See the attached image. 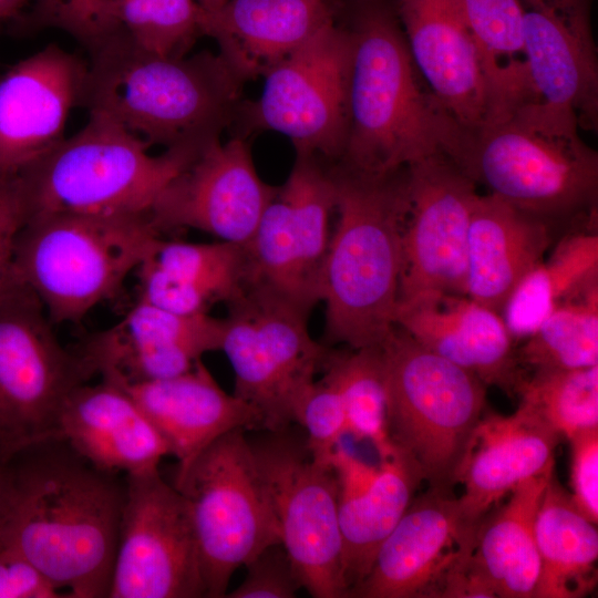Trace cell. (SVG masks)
<instances>
[{"mask_svg": "<svg viewBox=\"0 0 598 598\" xmlns=\"http://www.w3.org/2000/svg\"><path fill=\"white\" fill-rule=\"evenodd\" d=\"M159 237L148 214L35 215L18 236L10 279L52 323L78 322L120 289Z\"/></svg>", "mask_w": 598, "mask_h": 598, "instance_id": "8992f818", "label": "cell"}, {"mask_svg": "<svg viewBox=\"0 0 598 598\" xmlns=\"http://www.w3.org/2000/svg\"><path fill=\"white\" fill-rule=\"evenodd\" d=\"M66 595L13 544L0 542V598H60Z\"/></svg>", "mask_w": 598, "mask_h": 598, "instance_id": "7bdbcfd3", "label": "cell"}, {"mask_svg": "<svg viewBox=\"0 0 598 598\" xmlns=\"http://www.w3.org/2000/svg\"><path fill=\"white\" fill-rule=\"evenodd\" d=\"M277 188L260 178L243 138H216L167 184L148 216L161 233L190 228L246 245Z\"/></svg>", "mask_w": 598, "mask_h": 598, "instance_id": "e0dca14e", "label": "cell"}, {"mask_svg": "<svg viewBox=\"0 0 598 598\" xmlns=\"http://www.w3.org/2000/svg\"><path fill=\"white\" fill-rule=\"evenodd\" d=\"M227 0H196L203 11H213L224 4Z\"/></svg>", "mask_w": 598, "mask_h": 598, "instance_id": "bcb514c9", "label": "cell"}, {"mask_svg": "<svg viewBox=\"0 0 598 598\" xmlns=\"http://www.w3.org/2000/svg\"><path fill=\"white\" fill-rule=\"evenodd\" d=\"M321 372L340 393L347 435L357 441H369L379 457L389 453L394 444L388 433L380 347L348 351L329 349Z\"/></svg>", "mask_w": 598, "mask_h": 598, "instance_id": "836d02e7", "label": "cell"}, {"mask_svg": "<svg viewBox=\"0 0 598 598\" xmlns=\"http://www.w3.org/2000/svg\"><path fill=\"white\" fill-rule=\"evenodd\" d=\"M278 190L290 208L307 286L317 302H321L322 269L336 206L330 169L322 166L318 157L297 155L287 181Z\"/></svg>", "mask_w": 598, "mask_h": 598, "instance_id": "e575fe53", "label": "cell"}, {"mask_svg": "<svg viewBox=\"0 0 598 598\" xmlns=\"http://www.w3.org/2000/svg\"><path fill=\"white\" fill-rule=\"evenodd\" d=\"M377 475L362 492L339 494L342 577L349 592L369 574L377 553L409 505L422 474L396 445L379 457Z\"/></svg>", "mask_w": 598, "mask_h": 598, "instance_id": "f1b7e54d", "label": "cell"}, {"mask_svg": "<svg viewBox=\"0 0 598 598\" xmlns=\"http://www.w3.org/2000/svg\"><path fill=\"white\" fill-rule=\"evenodd\" d=\"M224 319L182 315L145 300L115 324L92 334L78 352L94 374L135 383L178 375L221 348Z\"/></svg>", "mask_w": 598, "mask_h": 598, "instance_id": "ac0fdd59", "label": "cell"}, {"mask_svg": "<svg viewBox=\"0 0 598 598\" xmlns=\"http://www.w3.org/2000/svg\"><path fill=\"white\" fill-rule=\"evenodd\" d=\"M60 435L101 471L131 474L158 468L167 444L138 404L117 382L83 383L66 398Z\"/></svg>", "mask_w": 598, "mask_h": 598, "instance_id": "cb8c5ba5", "label": "cell"}, {"mask_svg": "<svg viewBox=\"0 0 598 598\" xmlns=\"http://www.w3.org/2000/svg\"><path fill=\"white\" fill-rule=\"evenodd\" d=\"M16 460L17 501L4 538L68 598H109L125 477L99 470L63 440Z\"/></svg>", "mask_w": 598, "mask_h": 598, "instance_id": "6da1fadb", "label": "cell"}, {"mask_svg": "<svg viewBox=\"0 0 598 598\" xmlns=\"http://www.w3.org/2000/svg\"><path fill=\"white\" fill-rule=\"evenodd\" d=\"M394 321L421 346L472 372L485 385L517 393L524 378L514 338L497 311L468 296L423 292L400 301Z\"/></svg>", "mask_w": 598, "mask_h": 598, "instance_id": "7402d4cb", "label": "cell"}, {"mask_svg": "<svg viewBox=\"0 0 598 598\" xmlns=\"http://www.w3.org/2000/svg\"><path fill=\"white\" fill-rule=\"evenodd\" d=\"M1 20H2V19H1V17H0V21H1Z\"/></svg>", "mask_w": 598, "mask_h": 598, "instance_id": "7dc6e473", "label": "cell"}, {"mask_svg": "<svg viewBox=\"0 0 598 598\" xmlns=\"http://www.w3.org/2000/svg\"><path fill=\"white\" fill-rule=\"evenodd\" d=\"M550 224L496 195H477L467 238L466 296L499 312L550 244Z\"/></svg>", "mask_w": 598, "mask_h": 598, "instance_id": "4316f807", "label": "cell"}, {"mask_svg": "<svg viewBox=\"0 0 598 598\" xmlns=\"http://www.w3.org/2000/svg\"><path fill=\"white\" fill-rule=\"evenodd\" d=\"M571 235L524 276L505 302L502 318L514 339L528 338L558 305L598 282L597 235Z\"/></svg>", "mask_w": 598, "mask_h": 598, "instance_id": "d6a6232c", "label": "cell"}, {"mask_svg": "<svg viewBox=\"0 0 598 598\" xmlns=\"http://www.w3.org/2000/svg\"><path fill=\"white\" fill-rule=\"evenodd\" d=\"M16 501L17 482L13 465L0 458V542L4 538Z\"/></svg>", "mask_w": 598, "mask_h": 598, "instance_id": "f6af8a7d", "label": "cell"}, {"mask_svg": "<svg viewBox=\"0 0 598 598\" xmlns=\"http://www.w3.org/2000/svg\"><path fill=\"white\" fill-rule=\"evenodd\" d=\"M308 318L256 286L228 303L220 351L235 374L234 394L258 412L266 431L293 423L295 408L329 352L310 336Z\"/></svg>", "mask_w": 598, "mask_h": 598, "instance_id": "8fae6325", "label": "cell"}, {"mask_svg": "<svg viewBox=\"0 0 598 598\" xmlns=\"http://www.w3.org/2000/svg\"><path fill=\"white\" fill-rule=\"evenodd\" d=\"M457 2L487 81L493 118L524 103L539 101L529 80L519 1Z\"/></svg>", "mask_w": 598, "mask_h": 598, "instance_id": "1f68e13d", "label": "cell"}, {"mask_svg": "<svg viewBox=\"0 0 598 598\" xmlns=\"http://www.w3.org/2000/svg\"><path fill=\"white\" fill-rule=\"evenodd\" d=\"M29 23L62 30L91 50L118 32L116 0H35Z\"/></svg>", "mask_w": 598, "mask_h": 598, "instance_id": "ab89813d", "label": "cell"}, {"mask_svg": "<svg viewBox=\"0 0 598 598\" xmlns=\"http://www.w3.org/2000/svg\"><path fill=\"white\" fill-rule=\"evenodd\" d=\"M348 3V130L339 164L382 174L447 155L462 126L419 82L395 0Z\"/></svg>", "mask_w": 598, "mask_h": 598, "instance_id": "7a4b0ae2", "label": "cell"}, {"mask_svg": "<svg viewBox=\"0 0 598 598\" xmlns=\"http://www.w3.org/2000/svg\"><path fill=\"white\" fill-rule=\"evenodd\" d=\"M196 0H116L118 32L159 55H185L200 30Z\"/></svg>", "mask_w": 598, "mask_h": 598, "instance_id": "74e56055", "label": "cell"}, {"mask_svg": "<svg viewBox=\"0 0 598 598\" xmlns=\"http://www.w3.org/2000/svg\"><path fill=\"white\" fill-rule=\"evenodd\" d=\"M124 477L125 499L109 598L206 597L184 496L158 468Z\"/></svg>", "mask_w": 598, "mask_h": 598, "instance_id": "4fadbf2b", "label": "cell"}, {"mask_svg": "<svg viewBox=\"0 0 598 598\" xmlns=\"http://www.w3.org/2000/svg\"><path fill=\"white\" fill-rule=\"evenodd\" d=\"M250 442L268 486L281 544L315 598H343L339 482L290 426Z\"/></svg>", "mask_w": 598, "mask_h": 598, "instance_id": "7c38bea8", "label": "cell"}, {"mask_svg": "<svg viewBox=\"0 0 598 598\" xmlns=\"http://www.w3.org/2000/svg\"><path fill=\"white\" fill-rule=\"evenodd\" d=\"M89 51L81 104L150 145H206L237 107L244 80L219 53L159 55L121 32Z\"/></svg>", "mask_w": 598, "mask_h": 598, "instance_id": "277c9868", "label": "cell"}, {"mask_svg": "<svg viewBox=\"0 0 598 598\" xmlns=\"http://www.w3.org/2000/svg\"><path fill=\"white\" fill-rule=\"evenodd\" d=\"M113 381L142 409L167 444L169 455L177 458V468L231 430L261 429L258 412L235 394H228L202 360L171 378L135 383Z\"/></svg>", "mask_w": 598, "mask_h": 598, "instance_id": "484cf974", "label": "cell"}, {"mask_svg": "<svg viewBox=\"0 0 598 598\" xmlns=\"http://www.w3.org/2000/svg\"><path fill=\"white\" fill-rule=\"evenodd\" d=\"M342 0H227L203 11L202 34L245 81L274 65L338 19Z\"/></svg>", "mask_w": 598, "mask_h": 598, "instance_id": "d4e9b609", "label": "cell"}, {"mask_svg": "<svg viewBox=\"0 0 598 598\" xmlns=\"http://www.w3.org/2000/svg\"><path fill=\"white\" fill-rule=\"evenodd\" d=\"M27 220L18 172L0 174V292L10 280L17 239Z\"/></svg>", "mask_w": 598, "mask_h": 598, "instance_id": "ee69618b", "label": "cell"}, {"mask_svg": "<svg viewBox=\"0 0 598 598\" xmlns=\"http://www.w3.org/2000/svg\"><path fill=\"white\" fill-rule=\"evenodd\" d=\"M575 113L527 102L474 128L446 155L475 184L550 225L596 215L598 155Z\"/></svg>", "mask_w": 598, "mask_h": 598, "instance_id": "5b68a950", "label": "cell"}, {"mask_svg": "<svg viewBox=\"0 0 598 598\" xmlns=\"http://www.w3.org/2000/svg\"><path fill=\"white\" fill-rule=\"evenodd\" d=\"M89 114L78 133L18 172L28 219L49 213L148 214L167 184L209 144L153 155L147 142L112 118Z\"/></svg>", "mask_w": 598, "mask_h": 598, "instance_id": "52a82bcc", "label": "cell"}, {"mask_svg": "<svg viewBox=\"0 0 598 598\" xmlns=\"http://www.w3.org/2000/svg\"><path fill=\"white\" fill-rule=\"evenodd\" d=\"M529 80L539 101L570 109L580 128L598 127L594 0H518Z\"/></svg>", "mask_w": 598, "mask_h": 598, "instance_id": "ffe728a7", "label": "cell"}, {"mask_svg": "<svg viewBox=\"0 0 598 598\" xmlns=\"http://www.w3.org/2000/svg\"><path fill=\"white\" fill-rule=\"evenodd\" d=\"M550 475L535 523L539 577L534 598H579L596 586L598 533Z\"/></svg>", "mask_w": 598, "mask_h": 598, "instance_id": "4dcf8cb0", "label": "cell"}, {"mask_svg": "<svg viewBox=\"0 0 598 598\" xmlns=\"http://www.w3.org/2000/svg\"><path fill=\"white\" fill-rule=\"evenodd\" d=\"M517 394L559 435L598 426V365L536 370L523 379Z\"/></svg>", "mask_w": 598, "mask_h": 598, "instance_id": "8d00e7d4", "label": "cell"}, {"mask_svg": "<svg viewBox=\"0 0 598 598\" xmlns=\"http://www.w3.org/2000/svg\"><path fill=\"white\" fill-rule=\"evenodd\" d=\"M173 485L189 509L206 597H226L236 569L281 543L271 496L244 429L225 433L177 468Z\"/></svg>", "mask_w": 598, "mask_h": 598, "instance_id": "9c48e42d", "label": "cell"}, {"mask_svg": "<svg viewBox=\"0 0 598 598\" xmlns=\"http://www.w3.org/2000/svg\"><path fill=\"white\" fill-rule=\"evenodd\" d=\"M243 582L229 598H293L302 582L281 543L267 546L245 565Z\"/></svg>", "mask_w": 598, "mask_h": 598, "instance_id": "60d3db41", "label": "cell"}, {"mask_svg": "<svg viewBox=\"0 0 598 598\" xmlns=\"http://www.w3.org/2000/svg\"><path fill=\"white\" fill-rule=\"evenodd\" d=\"M419 74L443 109L465 128L493 118L480 56L457 0H395Z\"/></svg>", "mask_w": 598, "mask_h": 598, "instance_id": "44dd1931", "label": "cell"}, {"mask_svg": "<svg viewBox=\"0 0 598 598\" xmlns=\"http://www.w3.org/2000/svg\"><path fill=\"white\" fill-rule=\"evenodd\" d=\"M517 358L535 370L598 365V282L558 305Z\"/></svg>", "mask_w": 598, "mask_h": 598, "instance_id": "d590c367", "label": "cell"}, {"mask_svg": "<svg viewBox=\"0 0 598 598\" xmlns=\"http://www.w3.org/2000/svg\"><path fill=\"white\" fill-rule=\"evenodd\" d=\"M480 525L464 518L452 489L429 487L412 499L348 597L441 598L447 580L471 558Z\"/></svg>", "mask_w": 598, "mask_h": 598, "instance_id": "2e32d148", "label": "cell"}, {"mask_svg": "<svg viewBox=\"0 0 598 598\" xmlns=\"http://www.w3.org/2000/svg\"><path fill=\"white\" fill-rule=\"evenodd\" d=\"M138 299L182 313L208 312L230 303L248 287V259L244 245L186 243L157 239L136 270Z\"/></svg>", "mask_w": 598, "mask_h": 598, "instance_id": "83f0119b", "label": "cell"}, {"mask_svg": "<svg viewBox=\"0 0 598 598\" xmlns=\"http://www.w3.org/2000/svg\"><path fill=\"white\" fill-rule=\"evenodd\" d=\"M388 433L429 487L453 489L485 409V384L421 346L399 326L379 346Z\"/></svg>", "mask_w": 598, "mask_h": 598, "instance_id": "ba28073f", "label": "cell"}, {"mask_svg": "<svg viewBox=\"0 0 598 598\" xmlns=\"http://www.w3.org/2000/svg\"><path fill=\"white\" fill-rule=\"evenodd\" d=\"M553 472L519 483L480 525L472 561L495 597L534 598L540 568L535 523Z\"/></svg>", "mask_w": 598, "mask_h": 598, "instance_id": "f546056e", "label": "cell"}, {"mask_svg": "<svg viewBox=\"0 0 598 598\" xmlns=\"http://www.w3.org/2000/svg\"><path fill=\"white\" fill-rule=\"evenodd\" d=\"M559 435L520 403L515 413L482 415L466 447L456 483L464 518L481 524L488 509L519 483L554 470Z\"/></svg>", "mask_w": 598, "mask_h": 598, "instance_id": "603a6c76", "label": "cell"}, {"mask_svg": "<svg viewBox=\"0 0 598 598\" xmlns=\"http://www.w3.org/2000/svg\"><path fill=\"white\" fill-rule=\"evenodd\" d=\"M409 167L400 301L423 292L466 296L467 238L476 184L443 152Z\"/></svg>", "mask_w": 598, "mask_h": 598, "instance_id": "9a60e30c", "label": "cell"}, {"mask_svg": "<svg viewBox=\"0 0 598 598\" xmlns=\"http://www.w3.org/2000/svg\"><path fill=\"white\" fill-rule=\"evenodd\" d=\"M86 70L87 62L49 44L0 78V174L21 171L65 138Z\"/></svg>", "mask_w": 598, "mask_h": 598, "instance_id": "d6986e66", "label": "cell"}, {"mask_svg": "<svg viewBox=\"0 0 598 598\" xmlns=\"http://www.w3.org/2000/svg\"><path fill=\"white\" fill-rule=\"evenodd\" d=\"M293 423L305 430L312 457L332 465L336 451L347 435V419L340 393L323 377L306 390L293 411Z\"/></svg>", "mask_w": 598, "mask_h": 598, "instance_id": "f35d334b", "label": "cell"}, {"mask_svg": "<svg viewBox=\"0 0 598 598\" xmlns=\"http://www.w3.org/2000/svg\"><path fill=\"white\" fill-rule=\"evenodd\" d=\"M95 375L78 351L55 336L38 298L9 280L0 292V458L61 440L69 394Z\"/></svg>", "mask_w": 598, "mask_h": 598, "instance_id": "30bf717a", "label": "cell"}, {"mask_svg": "<svg viewBox=\"0 0 598 598\" xmlns=\"http://www.w3.org/2000/svg\"><path fill=\"white\" fill-rule=\"evenodd\" d=\"M351 41L338 19L265 75L252 126L285 135L297 155L340 159L348 130Z\"/></svg>", "mask_w": 598, "mask_h": 598, "instance_id": "5bb4252c", "label": "cell"}, {"mask_svg": "<svg viewBox=\"0 0 598 598\" xmlns=\"http://www.w3.org/2000/svg\"><path fill=\"white\" fill-rule=\"evenodd\" d=\"M337 224L322 269L326 346H380L395 326L409 167L364 173L329 168Z\"/></svg>", "mask_w": 598, "mask_h": 598, "instance_id": "3957f363", "label": "cell"}, {"mask_svg": "<svg viewBox=\"0 0 598 598\" xmlns=\"http://www.w3.org/2000/svg\"><path fill=\"white\" fill-rule=\"evenodd\" d=\"M571 499L591 523L598 522V426L584 429L570 437Z\"/></svg>", "mask_w": 598, "mask_h": 598, "instance_id": "b9f144b4", "label": "cell"}]
</instances>
